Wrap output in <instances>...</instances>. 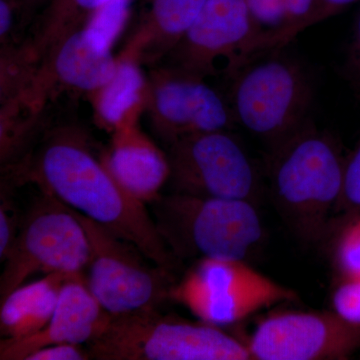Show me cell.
<instances>
[{
	"instance_id": "cell-1",
	"label": "cell",
	"mask_w": 360,
	"mask_h": 360,
	"mask_svg": "<svg viewBox=\"0 0 360 360\" xmlns=\"http://www.w3.org/2000/svg\"><path fill=\"white\" fill-rule=\"evenodd\" d=\"M45 122L32 148L2 172L11 186L32 184L42 193L136 245L155 264L172 270L179 262L168 250L146 203L127 193L78 125Z\"/></svg>"
},
{
	"instance_id": "cell-2",
	"label": "cell",
	"mask_w": 360,
	"mask_h": 360,
	"mask_svg": "<svg viewBox=\"0 0 360 360\" xmlns=\"http://www.w3.org/2000/svg\"><path fill=\"white\" fill-rule=\"evenodd\" d=\"M345 160L335 139L309 122L272 149V198L302 240L326 236L342 194Z\"/></svg>"
},
{
	"instance_id": "cell-3",
	"label": "cell",
	"mask_w": 360,
	"mask_h": 360,
	"mask_svg": "<svg viewBox=\"0 0 360 360\" xmlns=\"http://www.w3.org/2000/svg\"><path fill=\"white\" fill-rule=\"evenodd\" d=\"M158 233L179 262L245 260L264 238L255 203L172 193L149 203Z\"/></svg>"
},
{
	"instance_id": "cell-4",
	"label": "cell",
	"mask_w": 360,
	"mask_h": 360,
	"mask_svg": "<svg viewBox=\"0 0 360 360\" xmlns=\"http://www.w3.org/2000/svg\"><path fill=\"white\" fill-rule=\"evenodd\" d=\"M97 360H250L248 345L206 322L161 314L158 307L108 317L89 343Z\"/></svg>"
},
{
	"instance_id": "cell-5",
	"label": "cell",
	"mask_w": 360,
	"mask_h": 360,
	"mask_svg": "<svg viewBox=\"0 0 360 360\" xmlns=\"http://www.w3.org/2000/svg\"><path fill=\"white\" fill-rule=\"evenodd\" d=\"M229 106L234 122L272 149L307 122L311 89L304 71L281 56H262L232 73Z\"/></svg>"
},
{
	"instance_id": "cell-6",
	"label": "cell",
	"mask_w": 360,
	"mask_h": 360,
	"mask_svg": "<svg viewBox=\"0 0 360 360\" xmlns=\"http://www.w3.org/2000/svg\"><path fill=\"white\" fill-rule=\"evenodd\" d=\"M71 210V208H70ZM90 245L84 283L111 316L160 307L172 300L174 271L155 264L136 245L71 210Z\"/></svg>"
},
{
	"instance_id": "cell-7",
	"label": "cell",
	"mask_w": 360,
	"mask_h": 360,
	"mask_svg": "<svg viewBox=\"0 0 360 360\" xmlns=\"http://www.w3.org/2000/svg\"><path fill=\"white\" fill-rule=\"evenodd\" d=\"M89 259L84 225L70 207L40 191L4 260L0 298L4 300L35 274H84Z\"/></svg>"
},
{
	"instance_id": "cell-8",
	"label": "cell",
	"mask_w": 360,
	"mask_h": 360,
	"mask_svg": "<svg viewBox=\"0 0 360 360\" xmlns=\"http://www.w3.org/2000/svg\"><path fill=\"white\" fill-rule=\"evenodd\" d=\"M172 300L200 321L231 326L260 310L296 300L295 291L276 283L245 260L200 259L179 284Z\"/></svg>"
},
{
	"instance_id": "cell-9",
	"label": "cell",
	"mask_w": 360,
	"mask_h": 360,
	"mask_svg": "<svg viewBox=\"0 0 360 360\" xmlns=\"http://www.w3.org/2000/svg\"><path fill=\"white\" fill-rule=\"evenodd\" d=\"M172 193L255 202L257 168L231 130L182 137L167 146Z\"/></svg>"
},
{
	"instance_id": "cell-10",
	"label": "cell",
	"mask_w": 360,
	"mask_h": 360,
	"mask_svg": "<svg viewBox=\"0 0 360 360\" xmlns=\"http://www.w3.org/2000/svg\"><path fill=\"white\" fill-rule=\"evenodd\" d=\"M206 79L174 66L149 70L146 115L153 134L167 146L189 135L233 127L229 103Z\"/></svg>"
},
{
	"instance_id": "cell-11",
	"label": "cell",
	"mask_w": 360,
	"mask_h": 360,
	"mask_svg": "<svg viewBox=\"0 0 360 360\" xmlns=\"http://www.w3.org/2000/svg\"><path fill=\"white\" fill-rule=\"evenodd\" d=\"M259 34L246 0H207L181 41L160 65L174 66L202 77L232 75L258 56Z\"/></svg>"
},
{
	"instance_id": "cell-12",
	"label": "cell",
	"mask_w": 360,
	"mask_h": 360,
	"mask_svg": "<svg viewBox=\"0 0 360 360\" xmlns=\"http://www.w3.org/2000/svg\"><path fill=\"white\" fill-rule=\"evenodd\" d=\"M253 359H347L360 349V326L336 312H281L258 324L248 343Z\"/></svg>"
},
{
	"instance_id": "cell-13",
	"label": "cell",
	"mask_w": 360,
	"mask_h": 360,
	"mask_svg": "<svg viewBox=\"0 0 360 360\" xmlns=\"http://www.w3.org/2000/svg\"><path fill=\"white\" fill-rule=\"evenodd\" d=\"M117 58L86 26L53 45L40 63L37 89L47 99L60 89L96 94L115 75Z\"/></svg>"
},
{
	"instance_id": "cell-14",
	"label": "cell",
	"mask_w": 360,
	"mask_h": 360,
	"mask_svg": "<svg viewBox=\"0 0 360 360\" xmlns=\"http://www.w3.org/2000/svg\"><path fill=\"white\" fill-rule=\"evenodd\" d=\"M108 317L87 288L84 276L75 277L63 285L53 315L41 330L22 340H1L0 359L25 360L35 350L60 343L89 345Z\"/></svg>"
},
{
	"instance_id": "cell-15",
	"label": "cell",
	"mask_w": 360,
	"mask_h": 360,
	"mask_svg": "<svg viewBox=\"0 0 360 360\" xmlns=\"http://www.w3.org/2000/svg\"><path fill=\"white\" fill-rule=\"evenodd\" d=\"M207 0H149L148 8L118 54V61L155 68L193 26Z\"/></svg>"
},
{
	"instance_id": "cell-16",
	"label": "cell",
	"mask_w": 360,
	"mask_h": 360,
	"mask_svg": "<svg viewBox=\"0 0 360 360\" xmlns=\"http://www.w3.org/2000/svg\"><path fill=\"white\" fill-rule=\"evenodd\" d=\"M103 158L118 184L146 205L160 195L169 179L167 155L132 129L122 127Z\"/></svg>"
},
{
	"instance_id": "cell-17",
	"label": "cell",
	"mask_w": 360,
	"mask_h": 360,
	"mask_svg": "<svg viewBox=\"0 0 360 360\" xmlns=\"http://www.w3.org/2000/svg\"><path fill=\"white\" fill-rule=\"evenodd\" d=\"M80 276L49 274L22 284L7 295L0 309V331L4 340H22L41 330L53 315L63 285Z\"/></svg>"
},
{
	"instance_id": "cell-18",
	"label": "cell",
	"mask_w": 360,
	"mask_h": 360,
	"mask_svg": "<svg viewBox=\"0 0 360 360\" xmlns=\"http://www.w3.org/2000/svg\"><path fill=\"white\" fill-rule=\"evenodd\" d=\"M110 0H51L28 30V44L41 63L53 45L84 27Z\"/></svg>"
},
{
	"instance_id": "cell-19",
	"label": "cell",
	"mask_w": 360,
	"mask_h": 360,
	"mask_svg": "<svg viewBox=\"0 0 360 360\" xmlns=\"http://www.w3.org/2000/svg\"><path fill=\"white\" fill-rule=\"evenodd\" d=\"M146 85L141 66L118 61L115 75L96 94L99 117L108 125L120 124L125 112L141 98Z\"/></svg>"
},
{
	"instance_id": "cell-20",
	"label": "cell",
	"mask_w": 360,
	"mask_h": 360,
	"mask_svg": "<svg viewBox=\"0 0 360 360\" xmlns=\"http://www.w3.org/2000/svg\"><path fill=\"white\" fill-rule=\"evenodd\" d=\"M40 63L27 40L0 47V104L32 89Z\"/></svg>"
},
{
	"instance_id": "cell-21",
	"label": "cell",
	"mask_w": 360,
	"mask_h": 360,
	"mask_svg": "<svg viewBox=\"0 0 360 360\" xmlns=\"http://www.w3.org/2000/svg\"><path fill=\"white\" fill-rule=\"evenodd\" d=\"M259 34L258 56L281 49L288 21V0H246Z\"/></svg>"
},
{
	"instance_id": "cell-22",
	"label": "cell",
	"mask_w": 360,
	"mask_h": 360,
	"mask_svg": "<svg viewBox=\"0 0 360 360\" xmlns=\"http://www.w3.org/2000/svg\"><path fill=\"white\" fill-rule=\"evenodd\" d=\"M131 0H110L85 25L104 44L112 47L129 18Z\"/></svg>"
},
{
	"instance_id": "cell-23",
	"label": "cell",
	"mask_w": 360,
	"mask_h": 360,
	"mask_svg": "<svg viewBox=\"0 0 360 360\" xmlns=\"http://www.w3.org/2000/svg\"><path fill=\"white\" fill-rule=\"evenodd\" d=\"M32 15L21 0H0V47L25 41L26 25Z\"/></svg>"
},
{
	"instance_id": "cell-24",
	"label": "cell",
	"mask_w": 360,
	"mask_h": 360,
	"mask_svg": "<svg viewBox=\"0 0 360 360\" xmlns=\"http://www.w3.org/2000/svg\"><path fill=\"white\" fill-rule=\"evenodd\" d=\"M345 212L348 222L360 217V143L345 160L343 188L336 212Z\"/></svg>"
},
{
	"instance_id": "cell-25",
	"label": "cell",
	"mask_w": 360,
	"mask_h": 360,
	"mask_svg": "<svg viewBox=\"0 0 360 360\" xmlns=\"http://www.w3.org/2000/svg\"><path fill=\"white\" fill-rule=\"evenodd\" d=\"M338 260L345 276L360 277V217L345 227L338 243Z\"/></svg>"
},
{
	"instance_id": "cell-26",
	"label": "cell",
	"mask_w": 360,
	"mask_h": 360,
	"mask_svg": "<svg viewBox=\"0 0 360 360\" xmlns=\"http://www.w3.org/2000/svg\"><path fill=\"white\" fill-rule=\"evenodd\" d=\"M333 311L360 326V277L345 276L333 296Z\"/></svg>"
},
{
	"instance_id": "cell-27",
	"label": "cell",
	"mask_w": 360,
	"mask_h": 360,
	"mask_svg": "<svg viewBox=\"0 0 360 360\" xmlns=\"http://www.w3.org/2000/svg\"><path fill=\"white\" fill-rule=\"evenodd\" d=\"M0 205V262H4L15 243L20 231V219L18 213L9 206L8 200L1 194Z\"/></svg>"
},
{
	"instance_id": "cell-28",
	"label": "cell",
	"mask_w": 360,
	"mask_h": 360,
	"mask_svg": "<svg viewBox=\"0 0 360 360\" xmlns=\"http://www.w3.org/2000/svg\"><path fill=\"white\" fill-rule=\"evenodd\" d=\"M89 350L82 345L60 343L35 350L25 360H87L90 359Z\"/></svg>"
},
{
	"instance_id": "cell-29",
	"label": "cell",
	"mask_w": 360,
	"mask_h": 360,
	"mask_svg": "<svg viewBox=\"0 0 360 360\" xmlns=\"http://www.w3.org/2000/svg\"><path fill=\"white\" fill-rule=\"evenodd\" d=\"M355 0H319L316 13H315L314 23L319 22L328 15L335 13L341 7L352 4Z\"/></svg>"
},
{
	"instance_id": "cell-30",
	"label": "cell",
	"mask_w": 360,
	"mask_h": 360,
	"mask_svg": "<svg viewBox=\"0 0 360 360\" xmlns=\"http://www.w3.org/2000/svg\"><path fill=\"white\" fill-rule=\"evenodd\" d=\"M352 61H354V68L360 85V15L356 25V30H355Z\"/></svg>"
},
{
	"instance_id": "cell-31",
	"label": "cell",
	"mask_w": 360,
	"mask_h": 360,
	"mask_svg": "<svg viewBox=\"0 0 360 360\" xmlns=\"http://www.w3.org/2000/svg\"><path fill=\"white\" fill-rule=\"evenodd\" d=\"M21 1L25 4L26 7L30 9V13L33 14L34 13L35 9L44 6V4L46 6L51 0H21Z\"/></svg>"
}]
</instances>
